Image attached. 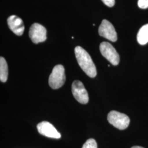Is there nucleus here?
<instances>
[{
    "label": "nucleus",
    "mask_w": 148,
    "mask_h": 148,
    "mask_svg": "<svg viewBox=\"0 0 148 148\" xmlns=\"http://www.w3.org/2000/svg\"><path fill=\"white\" fill-rule=\"evenodd\" d=\"M75 54L81 68L90 77H95L97 75V69L88 52L83 48L77 46L75 48Z\"/></svg>",
    "instance_id": "obj_1"
},
{
    "label": "nucleus",
    "mask_w": 148,
    "mask_h": 148,
    "mask_svg": "<svg viewBox=\"0 0 148 148\" xmlns=\"http://www.w3.org/2000/svg\"><path fill=\"white\" fill-rule=\"evenodd\" d=\"M65 69L62 65H57L53 68L52 73L49 77V86L54 90L58 89L63 86L65 81Z\"/></svg>",
    "instance_id": "obj_2"
},
{
    "label": "nucleus",
    "mask_w": 148,
    "mask_h": 148,
    "mask_svg": "<svg viewBox=\"0 0 148 148\" xmlns=\"http://www.w3.org/2000/svg\"><path fill=\"white\" fill-rule=\"evenodd\" d=\"M108 121L117 128L123 130L130 125V119L126 114L116 111H111L108 115Z\"/></svg>",
    "instance_id": "obj_3"
},
{
    "label": "nucleus",
    "mask_w": 148,
    "mask_h": 148,
    "mask_svg": "<svg viewBox=\"0 0 148 148\" xmlns=\"http://www.w3.org/2000/svg\"><path fill=\"white\" fill-rule=\"evenodd\" d=\"M100 51L102 56L113 65H117L120 62L119 54L110 43L103 42L100 45Z\"/></svg>",
    "instance_id": "obj_4"
},
{
    "label": "nucleus",
    "mask_w": 148,
    "mask_h": 148,
    "mask_svg": "<svg viewBox=\"0 0 148 148\" xmlns=\"http://www.w3.org/2000/svg\"><path fill=\"white\" fill-rule=\"evenodd\" d=\"M47 30L45 27L38 23H34L30 28L29 35L32 42L35 44L43 42L47 39Z\"/></svg>",
    "instance_id": "obj_5"
},
{
    "label": "nucleus",
    "mask_w": 148,
    "mask_h": 148,
    "mask_svg": "<svg viewBox=\"0 0 148 148\" xmlns=\"http://www.w3.org/2000/svg\"><path fill=\"white\" fill-rule=\"evenodd\" d=\"M72 93L74 98L79 103L86 104L88 102V92L81 81L76 80L73 82L72 84Z\"/></svg>",
    "instance_id": "obj_6"
},
{
    "label": "nucleus",
    "mask_w": 148,
    "mask_h": 148,
    "mask_svg": "<svg viewBox=\"0 0 148 148\" xmlns=\"http://www.w3.org/2000/svg\"><path fill=\"white\" fill-rule=\"evenodd\" d=\"M99 35L112 42H116L117 40V33L111 23L106 19L103 20L98 29Z\"/></svg>",
    "instance_id": "obj_7"
},
{
    "label": "nucleus",
    "mask_w": 148,
    "mask_h": 148,
    "mask_svg": "<svg viewBox=\"0 0 148 148\" xmlns=\"http://www.w3.org/2000/svg\"><path fill=\"white\" fill-rule=\"evenodd\" d=\"M39 133L47 137L59 139L61 135L53 125L47 121H42L39 123L37 126Z\"/></svg>",
    "instance_id": "obj_8"
},
{
    "label": "nucleus",
    "mask_w": 148,
    "mask_h": 148,
    "mask_svg": "<svg viewBox=\"0 0 148 148\" xmlns=\"http://www.w3.org/2000/svg\"><path fill=\"white\" fill-rule=\"evenodd\" d=\"M8 27L12 32L18 36H21L25 29L23 21L16 16H11L7 19Z\"/></svg>",
    "instance_id": "obj_9"
},
{
    "label": "nucleus",
    "mask_w": 148,
    "mask_h": 148,
    "mask_svg": "<svg viewBox=\"0 0 148 148\" xmlns=\"http://www.w3.org/2000/svg\"><path fill=\"white\" fill-rule=\"evenodd\" d=\"M137 41L140 45H144L148 42V24L143 25L137 34Z\"/></svg>",
    "instance_id": "obj_10"
},
{
    "label": "nucleus",
    "mask_w": 148,
    "mask_h": 148,
    "mask_svg": "<svg viewBox=\"0 0 148 148\" xmlns=\"http://www.w3.org/2000/svg\"><path fill=\"white\" fill-rule=\"evenodd\" d=\"M8 65L5 59L1 57L0 58V80L2 82H5L8 77Z\"/></svg>",
    "instance_id": "obj_11"
},
{
    "label": "nucleus",
    "mask_w": 148,
    "mask_h": 148,
    "mask_svg": "<svg viewBox=\"0 0 148 148\" xmlns=\"http://www.w3.org/2000/svg\"><path fill=\"white\" fill-rule=\"evenodd\" d=\"M82 148H97V144L94 139H89L85 142Z\"/></svg>",
    "instance_id": "obj_12"
},
{
    "label": "nucleus",
    "mask_w": 148,
    "mask_h": 148,
    "mask_svg": "<svg viewBox=\"0 0 148 148\" xmlns=\"http://www.w3.org/2000/svg\"><path fill=\"white\" fill-rule=\"evenodd\" d=\"M138 5L142 9L148 8V0H138Z\"/></svg>",
    "instance_id": "obj_13"
},
{
    "label": "nucleus",
    "mask_w": 148,
    "mask_h": 148,
    "mask_svg": "<svg viewBox=\"0 0 148 148\" xmlns=\"http://www.w3.org/2000/svg\"><path fill=\"white\" fill-rule=\"evenodd\" d=\"M106 5L112 7L115 5V0H101Z\"/></svg>",
    "instance_id": "obj_14"
},
{
    "label": "nucleus",
    "mask_w": 148,
    "mask_h": 148,
    "mask_svg": "<svg viewBox=\"0 0 148 148\" xmlns=\"http://www.w3.org/2000/svg\"><path fill=\"white\" fill-rule=\"evenodd\" d=\"M131 148H143V147H139V146H134V147H133Z\"/></svg>",
    "instance_id": "obj_15"
}]
</instances>
